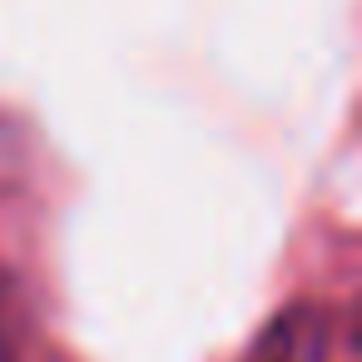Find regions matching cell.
<instances>
[{"mask_svg":"<svg viewBox=\"0 0 362 362\" xmlns=\"http://www.w3.org/2000/svg\"><path fill=\"white\" fill-rule=\"evenodd\" d=\"M0 362H21V308H16V278L0 268Z\"/></svg>","mask_w":362,"mask_h":362,"instance_id":"1","label":"cell"},{"mask_svg":"<svg viewBox=\"0 0 362 362\" xmlns=\"http://www.w3.org/2000/svg\"><path fill=\"white\" fill-rule=\"evenodd\" d=\"M258 362H298V357H258Z\"/></svg>","mask_w":362,"mask_h":362,"instance_id":"2","label":"cell"}]
</instances>
